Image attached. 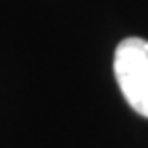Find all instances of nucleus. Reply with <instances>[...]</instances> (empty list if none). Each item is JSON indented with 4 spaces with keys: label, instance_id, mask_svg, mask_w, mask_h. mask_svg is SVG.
I'll return each mask as SVG.
<instances>
[{
    "label": "nucleus",
    "instance_id": "f257e3e1",
    "mask_svg": "<svg viewBox=\"0 0 148 148\" xmlns=\"http://www.w3.org/2000/svg\"><path fill=\"white\" fill-rule=\"evenodd\" d=\"M113 72L130 107L148 117V41L140 37L123 39L115 49Z\"/></svg>",
    "mask_w": 148,
    "mask_h": 148
}]
</instances>
